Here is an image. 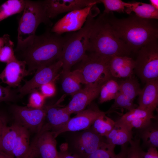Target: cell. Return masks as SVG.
<instances>
[{"instance_id":"46","label":"cell","mask_w":158,"mask_h":158,"mask_svg":"<svg viewBox=\"0 0 158 158\" xmlns=\"http://www.w3.org/2000/svg\"><path fill=\"white\" fill-rule=\"evenodd\" d=\"M157 0H150V4L152 6L156 9L158 10V4Z\"/></svg>"},{"instance_id":"27","label":"cell","mask_w":158,"mask_h":158,"mask_svg":"<svg viewBox=\"0 0 158 158\" xmlns=\"http://www.w3.org/2000/svg\"><path fill=\"white\" fill-rule=\"evenodd\" d=\"M119 84L113 78L106 81L101 87L99 102H104L114 99L119 92Z\"/></svg>"},{"instance_id":"15","label":"cell","mask_w":158,"mask_h":158,"mask_svg":"<svg viewBox=\"0 0 158 158\" xmlns=\"http://www.w3.org/2000/svg\"><path fill=\"white\" fill-rule=\"evenodd\" d=\"M135 61L128 56L111 57L109 63L110 73L113 78H127L133 76Z\"/></svg>"},{"instance_id":"45","label":"cell","mask_w":158,"mask_h":158,"mask_svg":"<svg viewBox=\"0 0 158 158\" xmlns=\"http://www.w3.org/2000/svg\"><path fill=\"white\" fill-rule=\"evenodd\" d=\"M9 38V36L7 34L4 35L2 37H0V49Z\"/></svg>"},{"instance_id":"1","label":"cell","mask_w":158,"mask_h":158,"mask_svg":"<svg viewBox=\"0 0 158 158\" xmlns=\"http://www.w3.org/2000/svg\"><path fill=\"white\" fill-rule=\"evenodd\" d=\"M65 37L49 31L35 35L22 46L16 47L22 60L25 62L29 75L42 67L58 60L60 56Z\"/></svg>"},{"instance_id":"6","label":"cell","mask_w":158,"mask_h":158,"mask_svg":"<svg viewBox=\"0 0 158 158\" xmlns=\"http://www.w3.org/2000/svg\"><path fill=\"white\" fill-rule=\"evenodd\" d=\"M111 57L93 53L86 54L77 68L72 72L81 83L106 82L113 78L109 68Z\"/></svg>"},{"instance_id":"29","label":"cell","mask_w":158,"mask_h":158,"mask_svg":"<svg viewBox=\"0 0 158 158\" xmlns=\"http://www.w3.org/2000/svg\"><path fill=\"white\" fill-rule=\"evenodd\" d=\"M62 75V87L65 92L73 96L82 89L81 83L72 71Z\"/></svg>"},{"instance_id":"40","label":"cell","mask_w":158,"mask_h":158,"mask_svg":"<svg viewBox=\"0 0 158 158\" xmlns=\"http://www.w3.org/2000/svg\"><path fill=\"white\" fill-rule=\"evenodd\" d=\"M40 132L37 133L36 138L30 145L29 148L23 158H35L38 157L40 154L36 147V143L39 135Z\"/></svg>"},{"instance_id":"5","label":"cell","mask_w":158,"mask_h":158,"mask_svg":"<svg viewBox=\"0 0 158 158\" xmlns=\"http://www.w3.org/2000/svg\"><path fill=\"white\" fill-rule=\"evenodd\" d=\"M50 20L42 1L25 0L23 13L19 22L16 47L22 46L32 38L40 23L51 25Z\"/></svg>"},{"instance_id":"4","label":"cell","mask_w":158,"mask_h":158,"mask_svg":"<svg viewBox=\"0 0 158 158\" xmlns=\"http://www.w3.org/2000/svg\"><path fill=\"white\" fill-rule=\"evenodd\" d=\"M95 16L93 8L81 28L65 37L63 47L58 60L62 64V75L71 72L72 66L81 61L86 55Z\"/></svg>"},{"instance_id":"24","label":"cell","mask_w":158,"mask_h":158,"mask_svg":"<svg viewBox=\"0 0 158 158\" xmlns=\"http://www.w3.org/2000/svg\"><path fill=\"white\" fill-rule=\"evenodd\" d=\"M119 84V92L133 101L141 90L138 79L133 76L122 80Z\"/></svg>"},{"instance_id":"22","label":"cell","mask_w":158,"mask_h":158,"mask_svg":"<svg viewBox=\"0 0 158 158\" xmlns=\"http://www.w3.org/2000/svg\"><path fill=\"white\" fill-rule=\"evenodd\" d=\"M132 3L131 6L126 8V13L130 14L132 12H133L136 16L142 18L158 19V10L150 4L140 2Z\"/></svg>"},{"instance_id":"36","label":"cell","mask_w":158,"mask_h":158,"mask_svg":"<svg viewBox=\"0 0 158 158\" xmlns=\"http://www.w3.org/2000/svg\"><path fill=\"white\" fill-rule=\"evenodd\" d=\"M31 93L27 106L34 109L43 108L46 97L41 93L36 91Z\"/></svg>"},{"instance_id":"33","label":"cell","mask_w":158,"mask_h":158,"mask_svg":"<svg viewBox=\"0 0 158 158\" xmlns=\"http://www.w3.org/2000/svg\"><path fill=\"white\" fill-rule=\"evenodd\" d=\"M14 44L9 38L0 49V62L6 63L17 58L14 54Z\"/></svg>"},{"instance_id":"26","label":"cell","mask_w":158,"mask_h":158,"mask_svg":"<svg viewBox=\"0 0 158 158\" xmlns=\"http://www.w3.org/2000/svg\"><path fill=\"white\" fill-rule=\"evenodd\" d=\"M106 114L100 116L92 125V130L101 136L106 137L115 124V121L107 116Z\"/></svg>"},{"instance_id":"20","label":"cell","mask_w":158,"mask_h":158,"mask_svg":"<svg viewBox=\"0 0 158 158\" xmlns=\"http://www.w3.org/2000/svg\"><path fill=\"white\" fill-rule=\"evenodd\" d=\"M20 127V126L16 123L11 126L5 127L1 142L2 152L13 156L12 152Z\"/></svg>"},{"instance_id":"44","label":"cell","mask_w":158,"mask_h":158,"mask_svg":"<svg viewBox=\"0 0 158 158\" xmlns=\"http://www.w3.org/2000/svg\"><path fill=\"white\" fill-rule=\"evenodd\" d=\"M128 148L127 143L121 145L120 152L111 158H126Z\"/></svg>"},{"instance_id":"3","label":"cell","mask_w":158,"mask_h":158,"mask_svg":"<svg viewBox=\"0 0 158 158\" xmlns=\"http://www.w3.org/2000/svg\"><path fill=\"white\" fill-rule=\"evenodd\" d=\"M87 51L109 57L129 56L132 53L128 46L114 33L103 12L94 20Z\"/></svg>"},{"instance_id":"34","label":"cell","mask_w":158,"mask_h":158,"mask_svg":"<svg viewBox=\"0 0 158 158\" xmlns=\"http://www.w3.org/2000/svg\"><path fill=\"white\" fill-rule=\"evenodd\" d=\"M114 100V103L111 107V110L121 108L127 109L129 111L135 108L133 101L119 92Z\"/></svg>"},{"instance_id":"17","label":"cell","mask_w":158,"mask_h":158,"mask_svg":"<svg viewBox=\"0 0 158 158\" xmlns=\"http://www.w3.org/2000/svg\"><path fill=\"white\" fill-rule=\"evenodd\" d=\"M138 96V107L153 112L158 105V79L146 82Z\"/></svg>"},{"instance_id":"30","label":"cell","mask_w":158,"mask_h":158,"mask_svg":"<svg viewBox=\"0 0 158 158\" xmlns=\"http://www.w3.org/2000/svg\"><path fill=\"white\" fill-rule=\"evenodd\" d=\"M119 128L114 137L108 143L115 145H123L129 142L133 139L132 129L118 120Z\"/></svg>"},{"instance_id":"7","label":"cell","mask_w":158,"mask_h":158,"mask_svg":"<svg viewBox=\"0 0 158 158\" xmlns=\"http://www.w3.org/2000/svg\"><path fill=\"white\" fill-rule=\"evenodd\" d=\"M134 72L144 83L158 79V40L142 47L137 52Z\"/></svg>"},{"instance_id":"11","label":"cell","mask_w":158,"mask_h":158,"mask_svg":"<svg viewBox=\"0 0 158 158\" xmlns=\"http://www.w3.org/2000/svg\"><path fill=\"white\" fill-rule=\"evenodd\" d=\"M106 82H99L86 85L83 89H81L72 96L68 105L63 108L64 110L71 115L84 110L87 105L98 97L102 87Z\"/></svg>"},{"instance_id":"38","label":"cell","mask_w":158,"mask_h":158,"mask_svg":"<svg viewBox=\"0 0 158 158\" xmlns=\"http://www.w3.org/2000/svg\"><path fill=\"white\" fill-rule=\"evenodd\" d=\"M41 93L45 97H49L54 95L56 89L53 81L44 84L40 87Z\"/></svg>"},{"instance_id":"43","label":"cell","mask_w":158,"mask_h":158,"mask_svg":"<svg viewBox=\"0 0 158 158\" xmlns=\"http://www.w3.org/2000/svg\"><path fill=\"white\" fill-rule=\"evenodd\" d=\"M144 158H158V153L157 148H148L147 152H145Z\"/></svg>"},{"instance_id":"41","label":"cell","mask_w":158,"mask_h":158,"mask_svg":"<svg viewBox=\"0 0 158 158\" xmlns=\"http://www.w3.org/2000/svg\"><path fill=\"white\" fill-rule=\"evenodd\" d=\"M68 146L65 144H63L60 147V151L58 152V158H79L74 155L70 154L68 152Z\"/></svg>"},{"instance_id":"47","label":"cell","mask_w":158,"mask_h":158,"mask_svg":"<svg viewBox=\"0 0 158 158\" xmlns=\"http://www.w3.org/2000/svg\"><path fill=\"white\" fill-rule=\"evenodd\" d=\"M0 158H14V157L5 153L0 152Z\"/></svg>"},{"instance_id":"37","label":"cell","mask_w":158,"mask_h":158,"mask_svg":"<svg viewBox=\"0 0 158 158\" xmlns=\"http://www.w3.org/2000/svg\"><path fill=\"white\" fill-rule=\"evenodd\" d=\"M15 95L11 88L4 87L0 85V102L13 100Z\"/></svg>"},{"instance_id":"9","label":"cell","mask_w":158,"mask_h":158,"mask_svg":"<svg viewBox=\"0 0 158 158\" xmlns=\"http://www.w3.org/2000/svg\"><path fill=\"white\" fill-rule=\"evenodd\" d=\"M61 62L58 60L52 64L37 69L33 77L18 90L20 97L32 92L45 84L54 81L62 68Z\"/></svg>"},{"instance_id":"35","label":"cell","mask_w":158,"mask_h":158,"mask_svg":"<svg viewBox=\"0 0 158 158\" xmlns=\"http://www.w3.org/2000/svg\"><path fill=\"white\" fill-rule=\"evenodd\" d=\"M140 139L137 138L129 141L130 146L126 158H144L145 152L140 146Z\"/></svg>"},{"instance_id":"14","label":"cell","mask_w":158,"mask_h":158,"mask_svg":"<svg viewBox=\"0 0 158 158\" xmlns=\"http://www.w3.org/2000/svg\"><path fill=\"white\" fill-rule=\"evenodd\" d=\"M26 66L25 61L17 59L6 63L0 73V80L10 88L18 86L23 78L29 75Z\"/></svg>"},{"instance_id":"32","label":"cell","mask_w":158,"mask_h":158,"mask_svg":"<svg viewBox=\"0 0 158 158\" xmlns=\"http://www.w3.org/2000/svg\"><path fill=\"white\" fill-rule=\"evenodd\" d=\"M116 145L104 142L100 147L86 158H111L116 154Z\"/></svg>"},{"instance_id":"42","label":"cell","mask_w":158,"mask_h":158,"mask_svg":"<svg viewBox=\"0 0 158 158\" xmlns=\"http://www.w3.org/2000/svg\"><path fill=\"white\" fill-rule=\"evenodd\" d=\"M7 121L8 118L6 115L3 112L0 111V152L1 153H3L1 149V140L4 128L7 125Z\"/></svg>"},{"instance_id":"2","label":"cell","mask_w":158,"mask_h":158,"mask_svg":"<svg viewBox=\"0 0 158 158\" xmlns=\"http://www.w3.org/2000/svg\"><path fill=\"white\" fill-rule=\"evenodd\" d=\"M104 13L114 33L132 52L137 53L143 46L158 40L157 19L143 18L135 14L119 19L112 12Z\"/></svg>"},{"instance_id":"21","label":"cell","mask_w":158,"mask_h":158,"mask_svg":"<svg viewBox=\"0 0 158 158\" xmlns=\"http://www.w3.org/2000/svg\"><path fill=\"white\" fill-rule=\"evenodd\" d=\"M29 130L20 126L12 152L14 158H23L28 151L29 145Z\"/></svg>"},{"instance_id":"31","label":"cell","mask_w":158,"mask_h":158,"mask_svg":"<svg viewBox=\"0 0 158 158\" xmlns=\"http://www.w3.org/2000/svg\"><path fill=\"white\" fill-rule=\"evenodd\" d=\"M104 7L103 13H109L113 11L126 12L127 8L130 7L132 3L125 2L121 0H99Z\"/></svg>"},{"instance_id":"8","label":"cell","mask_w":158,"mask_h":158,"mask_svg":"<svg viewBox=\"0 0 158 158\" xmlns=\"http://www.w3.org/2000/svg\"><path fill=\"white\" fill-rule=\"evenodd\" d=\"M11 111L16 123L32 131L39 132L46 116V107L34 109L18 105L13 106Z\"/></svg>"},{"instance_id":"10","label":"cell","mask_w":158,"mask_h":158,"mask_svg":"<svg viewBox=\"0 0 158 158\" xmlns=\"http://www.w3.org/2000/svg\"><path fill=\"white\" fill-rule=\"evenodd\" d=\"M95 5L68 12L53 26L51 31L59 35L66 32H73L80 30Z\"/></svg>"},{"instance_id":"18","label":"cell","mask_w":158,"mask_h":158,"mask_svg":"<svg viewBox=\"0 0 158 158\" xmlns=\"http://www.w3.org/2000/svg\"><path fill=\"white\" fill-rule=\"evenodd\" d=\"M59 104L56 103L53 105L46 106L47 123L43 126L47 131L51 129L53 130V132L58 131L71 118V114L66 112L63 108L57 107Z\"/></svg>"},{"instance_id":"12","label":"cell","mask_w":158,"mask_h":158,"mask_svg":"<svg viewBox=\"0 0 158 158\" xmlns=\"http://www.w3.org/2000/svg\"><path fill=\"white\" fill-rule=\"evenodd\" d=\"M107 112L102 111L97 109L90 108L78 112L71 118L67 123L58 131L51 132L56 138L60 134L66 132L76 131L88 129L95 121L100 116Z\"/></svg>"},{"instance_id":"13","label":"cell","mask_w":158,"mask_h":158,"mask_svg":"<svg viewBox=\"0 0 158 158\" xmlns=\"http://www.w3.org/2000/svg\"><path fill=\"white\" fill-rule=\"evenodd\" d=\"M42 2L47 15L49 19L62 13L100 3L99 0H47Z\"/></svg>"},{"instance_id":"19","label":"cell","mask_w":158,"mask_h":158,"mask_svg":"<svg viewBox=\"0 0 158 158\" xmlns=\"http://www.w3.org/2000/svg\"><path fill=\"white\" fill-rule=\"evenodd\" d=\"M51 132L42 128L37 138L36 147L42 158H58L56 142Z\"/></svg>"},{"instance_id":"16","label":"cell","mask_w":158,"mask_h":158,"mask_svg":"<svg viewBox=\"0 0 158 158\" xmlns=\"http://www.w3.org/2000/svg\"><path fill=\"white\" fill-rule=\"evenodd\" d=\"M102 137L92 130L85 131L75 140V147L80 154L86 158L102 144L104 142Z\"/></svg>"},{"instance_id":"23","label":"cell","mask_w":158,"mask_h":158,"mask_svg":"<svg viewBox=\"0 0 158 158\" xmlns=\"http://www.w3.org/2000/svg\"><path fill=\"white\" fill-rule=\"evenodd\" d=\"M139 130V138L142 140L143 145L148 148L158 147L157 123L152 121L148 125Z\"/></svg>"},{"instance_id":"39","label":"cell","mask_w":158,"mask_h":158,"mask_svg":"<svg viewBox=\"0 0 158 158\" xmlns=\"http://www.w3.org/2000/svg\"><path fill=\"white\" fill-rule=\"evenodd\" d=\"M152 121V119H150L142 118L133 120L129 123L125 124L132 129L135 128L139 129L147 126L150 124Z\"/></svg>"},{"instance_id":"28","label":"cell","mask_w":158,"mask_h":158,"mask_svg":"<svg viewBox=\"0 0 158 158\" xmlns=\"http://www.w3.org/2000/svg\"><path fill=\"white\" fill-rule=\"evenodd\" d=\"M155 118L153 112L138 107L129 111L118 120L123 123L127 124L135 120L142 118L152 119Z\"/></svg>"},{"instance_id":"25","label":"cell","mask_w":158,"mask_h":158,"mask_svg":"<svg viewBox=\"0 0 158 158\" xmlns=\"http://www.w3.org/2000/svg\"><path fill=\"white\" fill-rule=\"evenodd\" d=\"M25 0H8L0 6V22L14 14L23 11Z\"/></svg>"}]
</instances>
